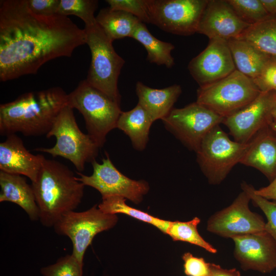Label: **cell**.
Instances as JSON below:
<instances>
[{"mask_svg":"<svg viewBox=\"0 0 276 276\" xmlns=\"http://www.w3.org/2000/svg\"><path fill=\"white\" fill-rule=\"evenodd\" d=\"M276 91L262 92L248 105L223 119L234 141L248 143L264 128L273 123Z\"/></svg>","mask_w":276,"mask_h":276,"instance_id":"obj_14","label":"cell"},{"mask_svg":"<svg viewBox=\"0 0 276 276\" xmlns=\"http://www.w3.org/2000/svg\"><path fill=\"white\" fill-rule=\"evenodd\" d=\"M0 202L9 201L23 209L32 221L39 220V211L32 185L21 175L0 171Z\"/></svg>","mask_w":276,"mask_h":276,"instance_id":"obj_20","label":"cell"},{"mask_svg":"<svg viewBox=\"0 0 276 276\" xmlns=\"http://www.w3.org/2000/svg\"><path fill=\"white\" fill-rule=\"evenodd\" d=\"M96 19L106 35L113 41L125 37L132 38L139 24L142 22L130 13L110 7L101 9Z\"/></svg>","mask_w":276,"mask_h":276,"instance_id":"obj_24","label":"cell"},{"mask_svg":"<svg viewBox=\"0 0 276 276\" xmlns=\"http://www.w3.org/2000/svg\"><path fill=\"white\" fill-rule=\"evenodd\" d=\"M182 259L184 262V272L187 276H208L210 263L203 258L194 256L190 252L185 253Z\"/></svg>","mask_w":276,"mask_h":276,"instance_id":"obj_35","label":"cell"},{"mask_svg":"<svg viewBox=\"0 0 276 276\" xmlns=\"http://www.w3.org/2000/svg\"><path fill=\"white\" fill-rule=\"evenodd\" d=\"M200 222V219L197 217L186 222L170 221L165 234L174 241L188 242L200 247L211 254L217 253V249L199 234L197 226Z\"/></svg>","mask_w":276,"mask_h":276,"instance_id":"obj_28","label":"cell"},{"mask_svg":"<svg viewBox=\"0 0 276 276\" xmlns=\"http://www.w3.org/2000/svg\"><path fill=\"white\" fill-rule=\"evenodd\" d=\"M32 187L39 211V220L51 227L81 202L85 186L66 165L44 157Z\"/></svg>","mask_w":276,"mask_h":276,"instance_id":"obj_3","label":"cell"},{"mask_svg":"<svg viewBox=\"0 0 276 276\" xmlns=\"http://www.w3.org/2000/svg\"><path fill=\"white\" fill-rule=\"evenodd\" d=\"M251 201L242 190L228 206L213 214L207 221L208 232L225 238L265 231L266 222L259 214L250 210Z\"/></svg>","mask_w":276,"mask_h":276,"instance_id":"obj_13","label":"cell"},{"mask_svg":"<svg viewBox=\"0 0 276 276\" xmlns=\"http://www.w3.org/2000/svg\"><path fill=\"white\" fill-rule=\"evenodd\" d=\"M27 3L35 14L50 16L57 14L60 0H27Z\"/></svg>","mask_w":276,"mask_h":276,"instance_id":"obj_36","label":"cell"},{"mask_svg":"<svg viewBox=\"0 0 276 276\" xmlns=\"http://www.w3.org/2000/svg\"><path fill=\"white\" fill-rule=\"evenodd\" d=\"M208 0H147L150 23L169 33L191 35L197 32Z\"/></svg>","mask_w":276,"mask_h":276,"instance_id":"obj_10","label":"cell"},{"mask_svg":"<svg viewBox=\"0 0 276 276\" xmlns=\"http://www.w3.org/2000/svg\"><path fill=\"white\" fill-rule=\"evenodd\" d=\"M248 143L232 141L218 125L205 136L196 152L199 167L209 183H221L243 157Z\"/></svg>","mask_w":276,"mask_h":276,"instance_id":"obj_8","label":"cell"},{"mask_svg":"<svg viewBox=\"0 0 276 276\" xmlns=\"http://www.w3.org/2000/svg\"><path fill=\"white\" fill-rule=\"evenodd\" d=\"M126 198L121 196H111L103 198L102 202L98 205V208L106 214H126L139 220L150 223L163 233H166L170 221L155 217L146 212L130 207L126 203Z\"/></svg>","mask_w":276,"mask_h":276,"instance_id":"obj_27","label":"cell"},{"mask_svg":"<svg viewBox=\"0 0 276 276\" xmlns=\"http://www.w3.org/2000/svg\"><path fill=\"white\" fill-rule=\"evenodd\" d=\"M118 219L116 214L105 213L95 205L83 212L66 213L53 227L57 234L70 239L73 244L72 254L83 263L85 251L94 237L112 228Z\"/></svg>","mask_w":276,"mask_h":276,"instance_id":"obj_9","label":"cell"},{"mask_svg":"<svg viewBox=\"0 0 276 276\" xmlns=\"http://www.w3.org/2000/svg\"><path fill=\"white\" fill-rule=\"evenodd\" d=\"M208 276H241V273L235 268H223L219 265L210 263V273Z\"/></svg>","mask_w":276,"mask_h":276,"instance_id":"obj_37","label":"cell"},{"mask_svg":"<svg viewBox=\"0 0 276 276\" xmlns=\"http://www.w3.org/2000/svg\"><path fill=\"white\" fill-rule=\"evenodd\" d=\"M46 136H54L55 145L35 150L69 160L78 172L83 171L86 163H91L98 155L99 147L89 134L79 128L73 109L68 105L59 114Z\"/></svg>","mask_w":276,"mask_h":276,"instance_id":"obj_6","label":"cell"},{"mask_svg":"<svg viewBox=\"0 0 276 276\" xmlns=\"http://www.w3.org/2000/svg\"><path fill=\"white\" fill-rule=\"evenodd\" d=\"M270 15H276V0H261Z\"/></svg>","mask_w":276,"mask_h":276,"instance_id":"obj_39","label":"cell"},{"mask_svg":"<svg viewBox=\"0 0 276 276\" xmlns=\"http://www.w3.org/2000/svg\"><path fill=\"white\" fill-rule=\"evenodd\" d=\"M224 118L196 102L173 108L162 120L166 128L195 152L208 133L222 123Z\"/></svg>","mask_w":276,"mask_h":276,"instance_id":"obj_11","label":"cell"},{"mask_svg":"<svg viewBox=\"0 0 276 276\" xmlns=\"http://www.w3.org/2000/svg\"><path fill=\"white\" fill-rule=\"evenodd\" d=\"M274 128V127H273ZM275 130H276V128H274Z\"/></svg>","mask_w":276,"mask_h":276,"instance_id":"obj_41","label":"cell"},{"mask_svg":"<svg viewBox=\"0 0 276 276\" xmlns=\"http://www.w3.org/2000/svg\"><path fill=\"white\" fill-rule=\"evenodd\" d=\"M242 190L249 195L251 201L262 211L265 215V231L273 238L276 244V201H271L256 194L254 187L250 184L243 182L241 184Z\"/></svg>","mask_w":276,"mask_h":276,"instance_id":"obj_31","label":"cell"},{"mask_svg":"<svg viewBox=\"0 0 276 276\" xmlns=\"http://www.w3.org/2000/svg\"><path fill=\"white\" fill-rule=\"evenodd\" d=\"M261 93L253 80L237 70L197 91L196 102L224 119L242 109Z\"/></svg>","mask_w":276,"mask_h":276,"instance_id":"obj_7","label":"cell"},{"mask_svg":"<svg viewBox=\"0 0 276 276\" xmlns=\"http://www.w3.org/2000/svg\"><path fill=\"white\" fill-rule=\"evenodd\" d=\"M67 105L77 109L83 116L89 134L99 148L107 134L117 127L122 112L120 104L91 85L85 80L67 95Z\"/></svg>","mask_w":276,"mask_h":276,"instance_id":"obj_4","label":"cell"},{"mask_svg":"<svg viewBox=\"0 0 276 276\" xmlns=\"http://www.w3.org/2000/svg\"><path fill=\"white\" fill-rule=\"evenodd\" d=\"M44 157L30 153L16 134L7 135L0 143V171L24 175L32 182L37 178Z\"/></svg>","mask_w":276,"mask_h":276,"instance_id":"obj_18","label":"cell"},{"mask_svg":"<svg viewBox=\"0 0 276 276\" xmlns=\"http://www.w3.org/2000/svg\"><path fill=\"white\" fill-rule=\"evenodd\" d=\"M272 126L276 128V105L273 113V123Z\"/></svg>","mask_w":276,"mask_h":276,"instance_id":"obj_40","label":"cell"},{"mask_svg":"<svg viewBox=\"0 0 276 276\" xmlns=\"http://www.w3.org/2000/svg\"><path fill=\"white\" fill-rule=\"evenodd\" d=\"M86 43L84 29L67 16L35 14L27 0L0 1V80L35 74L48 61L71 57Z\"/></svg>","mask_w":276,"mask_h":276,"instance_id":"obj_1","label":"cell"},{"mask_svg":"<svg viewBox=\"0 0 276 276\" xmlns=\"http://www.w3.org/2000/svg\"><path fill=\"white\" fill-rule=\"evenodd\" d=\"M240 164L255 168L271 181L276 176V130L272 125L258 132L248 142Z\"/></svg>","mask_w":276,"mask_h":276,"instance_id":"obj_19","label":"cell"},{"mask_svg":"<svg viewBox=\"0 0 276 276\" xmlns=\"http://www.w3.org/2000/svg\"><path fill=\"white\" fill-rule=\"evenodd\" d=\"M139 104L149 114L153 122L163 120L173 109L181 93L178 84H173L161 89L150 87L140 81L136 84Z\"/></svg>","mask_w":276,"mask_h":276,"instance_id":"obj_21","label":"cell"},{"mask_svg":"<svg viewBox=\"0 0 276 276\" xmlns=\"http://www.w3.org/2000/svg\"><path fill=\"white\" fill-rule=\"evenodd\" d=\"M237 39L248 42L266 54L276 57V15L250 25Z\"/></svg>","mask_w":276,"mask_h":276,"instance_id":"obj_25","label":"cell"},{"mask_svg":"<svg viewBox=\"0 0 276 276\" xmlns=\"http://www.w3.org/2000/svg\"><path fill=\"white\" fill-rule=\"evenodd\" d=\"M153 122L147 112L137 104L131 110L121 113L116 128L129 137L135 149L142 151L148 143L150 129Z\"/></svg>","mask_w":276,"mask_h":276,"instance_id":"obj_23","label":"cell"},{"mask_svg":"<svg viewBox=\"0 0 276 276\" xmlns=\"http://www.w3.org/2000/svg\"><path fill=\"white\" fill-rule=\"evenodd\" d=\"M91 163L93 168L92 174L88 176L77 172L79 176L77 179L85 186H89L98 190L102 199L121 196L137 204L149 190L148 184L145 181L131 179L120 172L107 153L101 164L98 163L96 159Z\"/></svg>","mask_w":276,"mask_h":276,"instance_id":"obj_12","label":"cell"},{"mask_svg":"<svg viewBox=\"0 0 276 276\" xmlns=\"http://www.w3.org/2000/svg\"><path fill=\"white\" fill-rule=\"evenodd\" d=\"M67 95L60 87L26 93L0 105V133L20 132L25 136L47 135L61 110Z\"/></svg>","mask_w":276,"mask_h":276,"instance_id":"obj_2","label":"cell"},{"mask_svg":"<svg viewBox=\"0 0 276 276\" xmlns=\"http://www.w3.org/2000/svg\"><path fill=\"white\" fill-rule=\"evenodd\" d=\"M199 87L218 81L236 70L227 40L210 39L205 49L193 58L188 66Z\"/></svg>","mask_w":276,"mask_h":276,"instance_id":"obj_15","label":"cell"},{"mask_svg":"<svg viewBox=\"0 0 276 276\" xmlns=\"http://www.w3.org/2000/svg\"><path fill=\"white\" fill-rule=\"evenodd\" d=\"M254 191L259 196L270 200L276 201V176L268 186L257 190L254 188Z\"/></svg>","mask_w":276,"mask_h":276,"instance_id":"obj_38","label":"cell"},{"mask_svg":"<svg viewBox=\"0 0 276 276\" xmlns=\"http://www.w3.org/2000/svg\"><path fill=\"white\" fill-rule=\"evenodd\" d=\"M234 256L243 270L268 273L276 269V244L266 231L237 236Z\"/></svg>","mask_w":276,"mask_h":276,"instance_id":"obj_16","label":"cell"},{"mask_svg":"<svg viewBox=\"0 0 276 276\" xmlns=\"http://www.w3.org/2000/svg\"><path fill=\"white\" fill-rule=\"evenodd\" d=\"M227 42L236 70L252 80L257 77L270 56L241 39L233 38Z\"/></svg>","mask_w":276,"mask_h":276,"instance_id":"obj_22","label":"cell"},{"mask_svg":"<svg viewBox=\"0 0 276 276\" xmlns=\"http://www.w3.org/2000/svg\"><path fill=\"white\" fill-rule=\"evenodd\" d=\"M132 38L144 47L147 52V59L151 63L165 65L168 68L174 65V60L171 52L174 46L154 37L143 22L139 24Z\"/></svg>","mask_w":276,"mask_h":276,"instance_id":"obj_26","label":"cell"},{"mask_svg":"<svg viewBox=\"0 0 276 276\" xmlns=\"http://www.w3.org/2000/svg\"><path fill=\"white\" fill-rule=\"evenodd\" d=\"M98 5L96 0H60L57 14L65 16H77L85 25H89L96 21L94 13Z\"/></svg>","mask_w":276,"mask_h":276,"instance_id":"obj_30","label":"cell"},{"mask_svg":"<svg viewBox=\"0 0 276 276\" xmlns=\"http://www.w3.org/2000/svg\"><path fill=\"white\" fill-rule=\"evenodd\" d=\"M86 43L91 62L86 80L113 101L120 104L118 83L125 60L116 52L111 40L97 21L85 25Z\"/></svg>","mask_w":276,"mask_h":276,"instance_id":"obj_5","label":"cell"},{"mask_svg":"<svg viewBox=\"0 0 276 276\" xmlns=\"http://www.w3.org/2000/svg\"><path fill=\"white\" fill-rule=\"evenodd\" d=\"M111 9L130 13L142 22L150 23L147 0H107Z\"/></svg>","mask_w":276,"mask_h":276,"instance_id":"obj_33","label":"cell"},{"mask_svg":"<svg viewBox=\"0 0 276 276\" xmlns=\"http://www.w3.org/2000/svg\"><path fill=\"white\" fill-rule=\"evenodd\" d=\"M252 80L260 91H276V57L270 56L260 74Z\"/></svg>","mask_w":276,"mask_h":276,"instance_id":"obj_34","label":"cell"},{"mask_svg":"<svg viewBox=\"0 0 276 276\" xmlns=\"http://www.w3.org/2000/svg\"><path fill=\"white\" fill-rule=\"evenodd\" d=\"M83 263L72 254L62 257L52 265L40 270L43 276H82Z\"/></svg>","mask_w":276,"mask_h":276,"instance_id":"obj_32","label":"cell"},{"mask_svg":"<svg viewBox=\"0 0 276 276\" xmlns=\"http://www.w3.org/2000/svg\"><path fill=\"white\" fill-rule=\"evenodd\" d=\"M237 15L244 22L252 25L270 15L261 0H227Z\"/></svg>","mask_w":276,"mask_h":276,"instance_id":"obj_29","label":"cell"},{"mask_svg":"<svg viewBox=\"0 0 276 276\" xmlns=\"http://www.w3.org/2000/svg\"><path fill=\"white\" fill-rule=\"evenodd\" d=\"M250 25L237 15L227 0H208L197 32L210 39L237 38Z\"/></svg>","mask_w":276,"mask_h":276,"instance_id":"obj_17","label":"cell"}]
</instances>
